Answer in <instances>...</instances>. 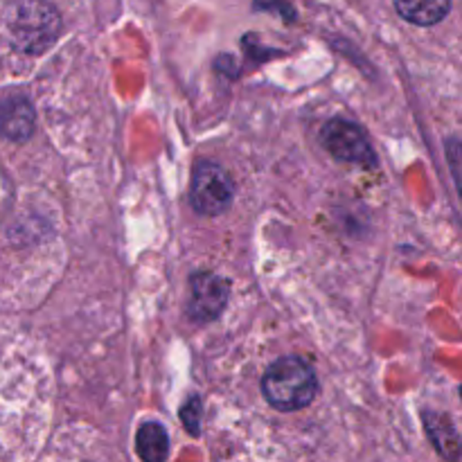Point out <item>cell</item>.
I'll list each match as a JSON object with an SVG mask.
<instances>
[{"instance_id":"1","label":"cell","mask_w":462,"mask_h":462,"mask_svg":"<svg viewBox=\"0 0 462 462\" xmlns=\"http://www.w3.org/2000/svg\"><path fill=\"white\" fill-rule=\"evenodd\" d=\"M262 393L278 411L307 409L319 395V379L314 368L300 356H282L262 377Z\"/></svg>"},{"instance_id":"2","label":"cell","mask_w":462,"mask_h":462,"mask_svg":"<svg viewBox=\"0 0 462 462\" xmlns=\"http://www.w3.org/2000/svg\"><path fill=\"white\" fill-rule=\"evenodd\" d=\"M12 41L21 52L41 54L57 41L61 32V16L57 7L43 0H25L9 18Z\"/></svg>"},{"instance_id":"3","label":"cell","mask_w":462,"mask_h":462,"mask_svg":"<svg viewBox=\"0 0 462 462\" xmlns=\"http://www.w3.org/2000/svg\"><path fill=\"white\" fill-rule=\"evenodd\" d=\"M235 185L221 165L203 161L194 167L189 185V203L203 217H219L233 206Z\"/></svg>"},{"instance_id":"4","label":"cell","mask_w":462,"mask_h":462,"mask_svg":"<svg viewBox=\"0 0 462 462\" xmlns=\"http://www.w3.org/2000/svg\"><path fill=\"white\" fill-rule=\"evenodd\" d=\"M320 140L323 147L343 162L361 167H373L377 162L373 144L368 143L364 131L347 120H329L320 131Z\"/></svg>"},{"instance_id":"5","label":"cell","mask_w":462,"mask_h":462,"mask_svg":"<svg viewBox=\"0 0 462 462\" xmlns=\"http://www.w3.org/2000/svg\"><path fill=\"white\" fill-rule=\"evenodd\" d=\"M189 298L188 314L199 323H208V320L219 319L221 311L228 305L230 287L224 278L210 271H199L189 278Z\"/></svg>"},{"instance_id":"6","label":"cell","mask_w":462,"mask_h":462,"mask_svg":"<svg viewBox=\"0 0 462 462\" xmlns=\"http://www.w3.org/2000/svg\"><path fill=\"white\" fill-rule=\"evenodd\" d=\"M34 131V108L27 97H9L0 104V134L9 140H27Z\"/></svg>"},{"instance_id":"7","label":"cell","mask_w":462,"mask_h":462,"mask_svg":"<svg viewBox=\"0 0 462 462\" xmlns=\"http://www.w3.org/2000/svg\"><path fill=\"white\" fill-rule=\"evenodd\" d=\"M397 14L413 25L429 27L449 14L451 0H393Z\"/></svg>"},{"instance_id":"8","label":"cell","mask_w":462,"mask_h":462,"mask_svg":"<svg viewBox=\"0 0 462 462\" xmlns=\"http://www.w3.org/2000/svg\"><path fill=\"white\" fill-rule=\"evenodd\" d=\"M135 451L144 462H162L170 456V436L161 422H144L135 433Z\"/></svg>"},{"instance_id":"9","label":"cell","mask_w":462,"mask_h":462,"mask_svg":"<svg viewBox=\"0 0 462 462\" xmlns=\"http://www.w3.org/2000/svg\"><path fill=\"white\" fill-rule=\"evenodd\" d=\"M201 413L203 409L199 397H189V400L183 404V409H180V420H183L185 429H188L192 436H199V433H201V429H199L201 427Z\"/></svg>"}]
</instances>
